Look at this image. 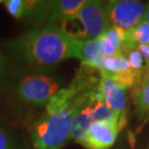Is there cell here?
<instances>
[{
  "mask_svg": "<svg viewBox=\"0 0 149 149\" xmlns=\"http://www.w3.org/2000/svg\"><path fill=\"white\" fill-rule=\"evenodd\" d=\"M97 101L72 80L46 105V112L32 124L30 138L35 149H62L70 141L76 115L81 109Z\"/></svg>",
  "mask_w": 149,
  "mask_h": 149,
  "instance_id": "obj_1",
  "label": "cell"
},
{
  "mask_svg": "<svg viewBox=\"0 0 149 149\" xmlns=\"http://www.w3.org/2000/svg\"><path fill=\"white\" fill-rule=\"evenodd\" d=\"M79 41L58 26H38L6 44L11 57L28 70H49L66 59L77 58Z\"/></svg>",
  "mask_w": 149,
  "mask_h": 149,
  "instance_id": "obj_2",
  "label": "cell"
},
{
  "mask_svg": "<svg viewBox=\"0 0 149 149\" xmlns=\"http://www.w3.org/2000/svg\"><path fill=\"white\" fill-rule=\"evenodd\" d=\"M61 89V80L49 70H28L17 77L13 92L17 101L29 107H43Z\"/></svg>",
  "mask_w": 149,
  "mask_h": 149,
  "instance_id": "obj_3",
  "label": "cell"
},
{
  "mask_svg": "<svg viewBox=\"0 0 149 149\" xmlns=\"http://www.w3.org/2000/svg\"><path fill=\"white\" fill-rule=\"evenodd\" d=\"M107 2L86 0L74 19L58 26L69 37L79 41H91L99 38L109 27Z\"/></svg>",
  "mask_w": 149,
  "mask_h": 149,
  "instance_id": "obj_4",
  "label": "cell"
},
{
  "mask_svg": "<svg viewBox=\"0 0 149 149\" xmlns=\"http://www.w3.org/2000/svg\"><path fill=\"white\" fill-rule=\"evenodd\" d=\"M148 3L136 0L107 1L109 25L129 31L144 19Z\"/></svg>",
  "mask_w": 149,
  "mask_h": 149,
  "instance_id": "obj_5",
  "label": "cell"
},
{
  "mask_svg": "<svg viewBox=\"0 0 149 149\" xmlns=\"http://www.w3.org/2000/svg\"><path fill=\"white\" fill-rule=\"evenodd\" d=\"M126 87L115 80L103 77L99 84L101 100L119 116L123 127L128 121V96Z\"/></svg>",
  "mask_w": 149,
  "mask_h": 149,
  "instance_id": "obj_6",
  "label": "cell"
},
{
  "mask_svg": "<svg viewBox=\"0 0 149 149\" xmlns=\"http://www.w3.org/2000/svg\"><path fill=\"white\" fill-rule=\"evenodd\" d=\"M119 132L116 125L93 122L76 142L85 149H109L115 143Z\"/></svg>",
  "mask_w": 149,
  "mask_h": 149,
  "instance_id": "obj_7",
  "label": "cell"
},
{
  "mask_svg": "<svg viewBox=\"0 0 149 149\" xmlns=\"http://www.w3.org/2000/svg\"><path fill=\"white\" fill-rule=\"evenodd\" d=\"M86 0H57L52 2L47 24L59 26L79 14Z\"/></svg>",
  "mask_w": 149,
  "mask_h": 149,
  "instance_id": "obj_8",
  "label": "cell"
},
{
  "mask_svg": "<svg viewBox=\"0 0 149 149\" xmlns=\"http://www.w3.org/2000/svg\"><path fill=\"white\" fill-rule=\"evenodd\" d=\"M76 59L81 61V64L87 65L100 71L102 69L103 62L106 59L102 50L100 39L97 38L91 41H79Z\"/></svg>",
  "mask_w": 149,
  "mask_h": 149,
  "instance_id": "obj_9",
  "label": "cell"
},
{
  "mask_svg": "<svg viewBox=\"0 0 149 149\" xmlns=\"http://www.w3.org/2000/svg\"><path fill=\"white\" fill-rule=\"evenodd\" d=\"M133 96L139 119L149 118V69H145L141 80L133 88Z\"/></svg>",
  "mask_w": 149,
  "mask_h": 149,
  "instance_id": "obj_10",
  "label": "cell"
},
{
  "mask_svg": "<svg viewBox=\"0 0 149 149\" xmlns=\"http://www.w3.org/2000/svg\"><path fill=\"white\" fill-rule=\"evenodd\" d=\"M52 1H38V0H23L22 19L31 22L34 24H41L47 20Z\"/></svg>",
  "mask_w": 149,
  "mask_h": 149,
  "instance_id": "obj_11",
  "label": "cell"
},
{
  "mask_svg": "<svg viewBox=\"0 0 149 149\" xmlns=\"http://www.w3.org/2000/svg\"><path fill=\"white\" fill-rule=\"evenodd\" d=\"M141 45L149 46V23L144 19L131 30L126 31L122 53L125 54L127 52Z\"/></svg>",
  "mask_w": 149,
  "mask_h": 149,
  "instance_id": "obj_12",
  "label": "cell"
},
{
  "mask_svg": "<svg viewBox=\"0 0 149 149\" xmlns=\"http://www.w3.org/2000/svg\"><path fill=\"white\" fill-rule=\"evenodd\" d=\"M90 116L92 122L116 125L120 131L124 128L119 116L103 101H95L90 104Z\"/></svg>",
  "mask_w": 149,
  "mask_h": 149,
  "instance_id": "obj_13",
  "label": "cell"
},
{
  "mask_svg": "<svg viewBox=\"0 0 149 149\" xmlns=\"http://www.w3.org/2000/svg\"><path fill=\"white\" fill-rule=\"evenodd\" d=\"M93 123L90 116V104L84 107L79 111L74 119L72 130H71L70 139L77 141L79 138L84 135V133L88 130L90 125Z\"/></svg>",
  "mask_w": 149,
  "mask_h": 149,
  "instance_id": "obj_14",
  "label": "cell"
},
{
  "mask_svg": "<svg viewBox=\"0 0 149 149\" xmlns=\"http://www.w3.org/2000/svg\"><path fill=\"white\" fill-rule=\"evenodd\" d=\"M124 55L127 57L132 70H134L135 72H138V73L144 72L145 69H146V67H145V65H144L143 57H142L141 53L139 50L138 47L127 52Z\"/></svg>",
  "mask_w": 149,
  "mask_h": 149,
  "instance_id": "obj_15",
  "label": "cell"
},
{
  "mask_svg": "<svg viewBox=\"0 0 149 149\" xmlns=\"http://www.w3.org/2000/svg\"><path fill=\"white\" fill-rule=\"evenodd\" d=\"M6 10L12 17L17 19H22L23 16V0H5L3 1Z\"/></svg>",
  "mask_w": 149,
  "mask_h": 149,
  "instance_id": "obj_16",
  "label": "cell"
},
{
  "mask_svg": "<svg viewBox=\"0 0 149 149\" xmlns=\"http://www.w3.org/2000/svg\"><path fill=\"white\" fill-rule=\"evenodd\" d=\"M0 149H17L13 136L1 121H0Z\"/></svg>",
  "mask_w": 149,
  "mask_h": 149,
  "instance_id": "obj_17",
  "label": "cell"
},
{
  "mask_svg": "<svg viewBox=\"0 0 149 149\" xmlns=\"http://www.w3.org/2000/svg\"><path fill=\"white\" fill-rule=\"evenodd\" d=\"M6 69H7V62L3 52L0 50V83L3 81L6 76Z\"/></svg>",
  "mask_w": 149,
  "mask_h": 149,
  "instance_id": "obj_18",
  "label": "cell"
},
{
  "mask_svg": "<svg viewBox=\"0 0 149 149\" xmlns=\"http://www.w3.org/2000/svg\"><path fill=\"white\" fill-rule=\"evenodd\" d=\"M139 50L141 52L143 60L145 62V67L146 69H149V46L147 45H141V46L138 47Z\"/></svg>",
  "mask_w": 149,
  "mask_h": 149,
  "instance_id": "obj_19",
  "label": "cell"
},
{
  "mask_svg": "<svg viewBox=\"0 0 149 149\" xmlns=\"http://www.w3.org/2000/svg\"><path fill=\"white\" fill-rule=\"evenodd\" d=\"M144 20L149 23V3L147 5V9H146V12H145V15H144Z\"/></svg>",
  "mask_w": 149,
  "mask_h": 149,
  "instance_id": "obj_20",
  "label": "cell"
},
{
  "mask_svg": "<svg viewBox=\"0 0 149 149\" xmlns=\"http://www.w3.org/2000/svg\"><path fill=\"white\" fill-rule=\"evenodd\" d=\"M2 2H3V1H1V0H0V3H2Z\"/></svg>",
  "mask_w": 149,
  "mask_h": 149,
  "instance_id": "obj_21",
  "label": "cell"
},
{
  "mask_svg": "<svg viewBox=\"0 0 149 149\" xmlns=\"http://www.w3.org/2000/svg\"><path fill=\"white\" fill-rule=\"evenodd\" d=\"M148 149H149V147H148Z\"/></svg>",
  "mask_w": 149,
  "mask_h": 149,
  "instance_id": "obj_22",
  "label": "cell"
}]
</instances>
